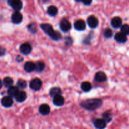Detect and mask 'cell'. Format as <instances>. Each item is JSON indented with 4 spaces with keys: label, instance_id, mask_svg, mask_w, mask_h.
Listing matches in <instances>:
<instances>
[{
    "label": "cell",
    "instance_id": "cell-17",
    "mask_svg": "<svg viewBox=\"0 0 129 129\" xmlns=\"http://www.w3.org/2000/svg\"><path fill=\"white\" fill-rule=\"evenodd\" d=\"M26 97H27V95L25 91H19L15 98L18 102H23L26 99Z\"/></svg>",
    "mask_w": 129,
    "mask_h": 129
},
{
    "label": "cell",
    "instance_id": "cell-7",
    "mask_svg": "<svg viewBox=\"0 0 129 129\" xmlns=\"http://www.w3.org/2000/svg\"><path fill=\"white\" fill-rule=\"evenodd\" d=\"M87 23H88V26L91 28H95L98 26V24H99L98 18L96 16H93V15L88 17V20H87Z\"/></svg>",
    "mask_w": 129,
    "mask_h": 129
},
{
    "label": "cell",
    "instance_id": "cell-10",
    "mask_svg": "<svg viewBox=\"0 0 129 129\" xmlns=\"http://www.w3.org/2000/svg\"><path fill=\"white\" fill-rule=\"evenodd\" d=\"M86 23L82 20H78L75 21L74 27L78 31H83L86 28Z\"/></svg>",
    "mask_w": 129,
    "mask_h": 129
},
{
    "label": "cell",
    "instance_id": "cell-16",
    "mask_svg": "<svg viewBox=\"0 0 129 129\" xmlns=\"http://www.w3.org/2000/svg\"><path fill=\"white\" fill-rule=\"evenodd\" d=\"M107 79V76L103 72L99 71L95 74V80L97 82L100 83H103V82L106 81Z\"/></svg>",
    "mask_w": 129,
    "mask_h": 129
},
{
    "label": "cell",
    "instance_id": "cell-15",
    "mask_svg": "<svg viewBox=\"0 0 129 129\" xmlns=\"http://www.w3.org/2000/svg\"><path fill=\"white\" fill-rule=\"evenodd\" d=\"M115 39L116 41L119 43H125L127 42V37L122 32H118L115 35Z\"/></svg>",
    "mask_w": 129,
    "mask_h": 129
},
{
    "label": "cell",
    "instance_id": "cell-9",
    "mask_svg": "<svg viewBox=\"0 0 129 129\" xmlns=\"http://www.w3.org/2000/svg\"><path fill=\"white\" fill-rule=\"evenodd\" d=\"M1 105L3 106L4 107H11L13 104V100L11 97L9 96H4L3 98L1 99Z\"/></svg>",
    "mask_w": 129,
    "mask_h": 129
},
{
    "label": "cell",
    "instance_id": "cell-31",
    "mask_svg": "<svg viewBox=\"0 0 129 129\" xmlns=\"http://www.w3.org/2000/svg\"><path fill=\"white\" fill-rule=\"evenodd\" d=\"M84 5H86V6H88V5H90L91 3H92L91 1H81Z\"/></svg>",
    "mask_w": 129,
    "mask_h": 129
},
{
    "label": "cell",
    "instance_id": "cell-27",
    "mask_svg": "<svg viewBox=\"0 0 129 129\" xmlns=\"http://www.w3.org/2000/svg\"><path fill=\"white\" fill-rule=\"evenodd\" d=\"M103 35H104L105 37L107 38V39H109L111 38L113 35V31L110 28H107L104 30L103 31Z\"/></svg>",
    "mask_w": 129,
    "mask_h": 129
},
{
    "label": "cell",
    "instance_id": "cell-6",
    "mask_svg": "<svg viewBox=\"0 0 129 129\" xmlns=\"http://www.w3.org/2000/svg\"><path fill=\"white\" fill-rule=\"evenodd\" d=\"M11 20L15 24H19L22 21L23 15L20 11H15L11 15Z\"/></svg>",
    "mask_w": 129,
    "mask_h": 129
},
{
    "label": "cell",
    "instance_id": "cell-11",
    "mask_svg": "<svg viewBox=\"0 0 129 129\" xmlns=\"http://www.w3.org/2000/svg\"><path fill=\"white\" fill-rule=\"evenodd\" d=\"M94 125L97 129H104L107 126V122L102 118H98L94 120Z\"/></svg>",
    "mask_w": 129,
    "mask_h": 129
},
{
    "label": "cell",
    "instance_id": "cell-8",
    "mask_svg": "<svg viewBox=\"0 0 129 129\" xmlns=\"http://www.w3.org/2000/svg\"><path fill=\"white\" fill-rule=\"evenodd\" d=\"M31 46L28 43H24L20 45V52L24 55H28L31 52Z\"/></svg>",
    "mask_w": 129,
    "mask_h": 129
},
{
    "label": "cell",
    "instance_id": "cell-21",
    "mask_svg": "<svg viewBox=\"0 0 129 129\" xmlns=\"http://www.w3.org/2000/svg\"><path fill=\"white\" fill-rule=\"evenodd\" d=\"M62 93L61 89L58 87H55V88H52L50 90V92H49V94L51 96L55 97L57 95H60Z\"/></svg>",
    "mask_w": 129,
    "mask_h": 129
},
{
    "label": "cell",
    "instance_id": "cell-13",
    "mask_svg": "<svg viewBox=\"0 0 129 129\" xmlns=\"http://www.w3.org/2000/svg\"><path fill=\"white\" fill-rule=\"evenodd\" d=\"M111 25L114 28H118L122 26V20L118 16H115L111 21Z\"/></svg>",
    "mask_w": 129,
    "mask_h": 129
},
{
    "label": "cell",
    "instance_id": "cell-12",
    "mask_svg": "<svg viewBox=\"0 0 129 129\" xmlns=\"http://www.w3.org/2000/svg\"><path fill=\"white\" fill-rule=\"evenodd\" d=\"M39 112L42 115H47L50 112V108L47 104H42L40 106L39 109Z\"/></svg>",
    "mask_w": 129,
    "mask_h": 129
},
{
    "label": "cell",
    "instance_id": "cell-25",
    "mask_svg": "<svg viewBox=\"0 0 129 129\" xmlns=\"http://www.w3.org/2000/svg\"><path fill=\"white\" fill-rule=\"evenodd\" d=\"M26 86H27V83L26 82V81L23 80V79H20L17 82V88L24 89V88H26Z\"/></svg>",
    "mask_w": 129,
    "mask_h": 129
},
{
    "label": "cell",
    "instance_id": "cell-18",
    "mask_svg": "<svg viewBox=\"0 0 129 129\" xmlns=\"http://www.w3.org/2000/svg\"><path fill=\"white\" fill-rule=\"evenodd\" d=\"M19 90L18 88H17L16 86H12L10 87L8 89L7 93L8 94L9 96L10 97H15L16 95L17 94V93H18Z\"/></svg>",
    "mask_w": 129,
    "mask_h": 129
},
{
    "label": "cell",
    "instance_id": "cell-1",
    "mask_svg": "<svg viewBox=\"0 0 129 129\" xmlns=\"http://www.w3.org/2000/svg\"><path fill=\"white\" fill-rule=\"evenodd\" d=\"M81 106L88 110L93 111L94 110L98 109V108L102 106V100L98 98H93V99L86 100L83 101L80 103Z\"/></svg>",
    "mask_w": 129,
    "mask_h": 129
},
{
    "label": "cell",
    "instance_id": "cell-4",
    "mask_svg": "<svg viewBox=\"0 0 129 129\" xmlns=\"http://www.w3.org/2000/svg\"><path fill=\"white\" fill-rule=\"evenodd\" d=\"M8 3L10 6L16 11H19L23 7L22 2L20 0H11L9 1Z\"/></svg>",
    "mask_w": 129,
    "mask_h": 129
},
{
    "label": "cell",
    "instance_id": "cell-5",
    "mask_svg": "<svg viewBox=\"0 0 129 129\" xmlns=\"http://www.w3.org/2000/svg\"><path fill=\"white\" fill-rule=\"evenodd\" d=\"M60 28L64 32H68L71 28V23L67 19H63L60 22Z\"/></svg>",
    "mask_w": 129,
    "mask_h": 129
},
{
    "label": "cell",
    "instance_id": "cell-24",
    "mask_svg": "<svg viewBox=\"0 0 129 129\" xmlns=\"http://www.w3.org/2000/svg\"><path fill=\"white\" fill-rule=\"evenodd\" d=\"M45 63L42 61H39L35 64V70L38 72H41L45 69Z\"/></svg>",
    "mask_w": 129,
    "mask_h": 129
},
{
    "label": "cell",
    "instance_id": "cell-3",
    "mask_svg": "<svg viewBox=\"0 0 129 129\" xmlns=\"http://www.w3.org/2000/svg\"><path fill=\"white\" fill-rule=\"evenodd\" d=\"M42 85V81L39 78H34L30 83V88L34 91H39V89H40Z\"/></svg>",
    "mask_w": 129,
    "mask_h": 129
},
{
    "label": "cell",
    "instance_id": "cell-2",
    "mask_svg": "<svg viewBox=\"0 0 129 129\" xmlns=\"http://www.w3.org/2000/svg\"><path fill=\"white\" fill-rule=\"evenodd\" d=\"M40 27L45 34H47L49 36H50L54 40H59L62 39L61 34L58 32V31L54 30L52 26L50 24H42L40 25Z\"/></svg>",
    "mask_w": 129,
    "mask_h": 129
},
{
    "label": "cell",
    "instance_id": "cell-23",
    "mask_svg": "<svg viewBox=\"0 0 129 129\" xmlns=\"http://www.w3.org/2000/svg\"><path fill=\"white\" fill-rule=\"evenodd\" d=\"M82 90L84 92H89L92 88V85L89 82H83L81 85Z\"/></svg>",
    "mask_w": 129,
    "mask_h": 129
},
{
    "label": "cell",
    "instance_id": "cell-20",
    "mask_svg": "<svg viewBox=\"0 0 129 129\" xmlns=\"http://www.w3.org/2000/svg\"><path fill=\"white\" fill-rule=\"evenodd\" d=\"M47 13L50 16H54L57 15L58 13V9L56 6H50L47 8Z\"/></svg>",
    "mask_w": 129,
    "mask_h": 129
},
{
    "label": "cell",
    "instance_id": "cell-30",
    "mask_svg": "<svg viewBox=\"0 0 129 129\" xmlns=\"http://www.w3.org/2000/svg\"><path fill=\"white\" fill-rule=\"evenodd\" d=\"M5 52H6V49L3 47H0V56H3L5 55Z\"/></svg>",
    "mask_w": 129,
    "mask_h": 129
},
{
    "label": "cell",
    "instance_id": "cell-26",
    "mask_svg": "<svg viewBox=\"0 0 129 129\" xmlns=\"http://www.w3.org/2000/svg\"><path fill=\"white\" fill-rule=\"evenodd\" d=\"M121 32L125 35L126 36L129 35V25L127 24L122 25L121 26Z\"/></svg>",
    "mask_w": 129,
    "mask_h": 129
},
{
    "label": "cell",
    "instance_id": "cell-29",
    "mask_svg": "<svg viewBox=\"0 0 129 129\" xmlns=\"http://www.w3.org/2000/svg\"><path fill=\"white\" fill-rule=\"evenodd\" d=\"M103 119L106 122H110L112 120V116L109 113H105L103 114Z\"/></svg>",
    "mask_w": 129,
    "mask_h": 129
},
{
    "label": "cell",
    "instance_id": "cell-32",
    "mask_svg": "<svg viewBox=\"0 0 129 129\" xmlns=\"http://www.w3.org/2000/svg\"><path fill=\"white\" fill-rule=\"evenodd\" d=\"M2 86H3V82L1 81V80L0 79V89L2 88Z\"/></svg>",
    "mask_w": 129,
    "mask_h": 129
},
{
    "label": "cell",
    "instance_id": "cell-14",
    "mask_svg": "<svg viewBox=\"0 0 129 129\" xmlns=\"http://www.w3.org/2000/svg\"><path fill=\"white\" fill-rule=\"evenodd\" d=\"M65 103V100L62 96L57 95L53 98V103L57 107H61Z\"/></svg>",
    "mask_w": 129,
    "mask_h": 129
},
{
    "label": "cell",
    "instance_id": "cell-22",
    "mask_svg": "<svg viewBox=\"0 0 129 129\" xmlns=\"http://www.w3.org/2000/svg\"><path fill=\"white\" fill-rule=\"evenodd\" d=\"M3 84L5 87L9 88L10 87L12 86L13 84V80L10 77H6L4 78L3 81Z\"/></svg>",
    "mask_w": 129,
    "mask_h": 129
},
{
    "label": "cell",
    "instance_id": "cell-19",
    "mask_svg": "<svg viewBox=\"0 0 129 129\" xmlns=\"http://www.w3.org/2000/svg\"><path fill=\"white\" fill-rule=\"evenodd\" d=\"M24 69L27 73H31L35 70V64L32 62H27L24 65Z\"/></svg>",
    "mask_w": 129,
    "mask_h": 129
},
{
    "label": "cell",
    "instance_id": "cell-28",
    "mask_svg": "<svg viewBox=\"0 0 129 129\" xmlns=\"http://www.w3.org/2000/svg\"><path fill=\"white\" fill-rule=\"evenodd\" d=\"M28 28L29 31H31V33H33V34H35V33H36L37 31V28L36 25L34 23H31V24H30V25H28Z\"/></svg>",
    "mask_w": 129,
    "mask_h": 129
}]
</instances>
